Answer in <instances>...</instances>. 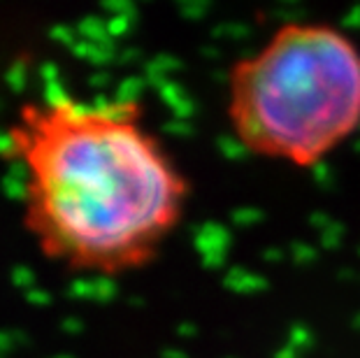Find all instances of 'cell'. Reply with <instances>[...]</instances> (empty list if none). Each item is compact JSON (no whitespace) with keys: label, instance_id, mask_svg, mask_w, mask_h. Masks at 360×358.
Returning a JSON list of instances; mask_svg holds the SVG:
<instances>
[{"label":"cell","instance_id":"cell-1","mask_svg":"<svg viewBox=\"0 0 360 358\" xmlns=\"http://www.w3.org/2000/svg\"><path fill=\"white\" fill-rule=\"evenodd\" d=\"M21 165V215L65 268L121 275L156 258L186 212L191 184L144 126L140 101H26L7 128Z\"/></svg>","mask_w":360,"mask_h":358},{"label":"cell","instance_id":"cell-2","mask_svg":"<svg viewBox=\"0 0 360 358\" xmlns=\"http://www.w3.org/2000/svg\"><path fill=\"white\" fill-rule=\"evenodd\" d=\"M226 117L249 154L319 165L360 128V47L321 21L279 26L231 68Z\"/></svg>","mask_w":360,"mask_h":358}]
</instances>
